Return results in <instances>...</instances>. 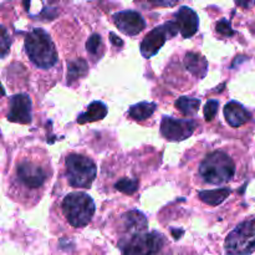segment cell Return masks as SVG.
I'll list each match as a JSON object with an SVG mask.
<instances>
[{
    "instance_id": "cell-1",
    "label": "cell",
    "mask_w": 255,
    "mask_h": 255,
    "mask_svg": "<svg viewBox=\"0 0 255 255\" xmlns=\"http://www.w3.org/2000/svg\"><path fill=\"white\" fill-rule=\"evenodd\" d=\"M14 181L20 189L29 192L40 191L51 178V167L45 159L22 157L15 164Z\"/></svg>"
},
{
    "instance_id": "cell-2",
    "label": "cell",
    "mask_w": 255,
    "mask_h": 255,
    "mask_svg": "<svg viewBox=\"0 0 255 255\" xmlns=\"http://www.w3.org/2000/svg\"><path fill=\"white\" fill-rule=\"evenodd\" d=\"M25 51L32 64L40 69H51L57 62V51L50 35L44 29H32L25 37Z\"/></svg>"
},
{
    "instance_id": "cell-3",
    "label": "cell",
    "mask_w": 255,
    "mask_h": 255,
    "mask_svg": "<svg viewBox=\"0 0 255 255\" xmlns=\"http://www.w3.org/2000/svg\"><path fill=\"white\" fill-rule=\"evenodd\" d=\"M236 174V164L232 157L223 151L209 153L199 164V176L206 183L223 184L232 181Z\"/></svg>"
},
{
    "instance_id": "cell-4",
    "label": "cell",
    "mask_w": 255,
    "mask_h": 255,
    "mask_svg": "<svg viewBox=\"0 0 255 255\" xmlns=\"http://www.w3.org/2000/svg\"><path fill=\"white\" fill-rule=\"evenodd\" d=\"M62 213L74 228H84L91 222L95 214L94 199L82 192L67 194L61 204Z\"/></svg>"
},
{
    "instance_id": "cell-5",
    "label": "cell",
    "mask_w": 255,
    "mask_h": 255,
    "mask_svg": "<svg viewBox=\"0 0 255 255\" xmlns=\"http://www.w3.org/2000/svg\"><path fill=\"white\" fill-rule=\"evenodd\" d=\"M65 166L67 182L74 188H90L96 178V164L86 156L76 153L70 154L66 157Z\"/></svg>"
},
{
    "instance_id": "cell-6",
    "label": "cell",
    "mask_w": 255,
    "mask_h": 255,
    "mask_svg": "<svg viewBox=\"0 0 255 255\" xmlns=\"http://www.w3.org/2000/svg\"><path fill=\"white\" fill-rule=\"evenodd\" d=\"M228 255H249L255 252V218L247 219L237 226L226 239Z\"/></svg>"
},
{
    "instance_id": "cell-7",
    "label": "cell",
    "mask_w": 255,
    "mask_h": 255,
    "mask_svg": "<svg viewBox=\"0 0 255 255\" xmlns=\"http://www.w3.org/2000/svg\"><path fill=\"white\" fill-rule=\"evenodd\" d=\"M163 236L157 232L129 236L121 243L122 255H157L163 247Z\"/></svg>"
},
{
    "instance_id": "cell-8",
    "label": "cell",
    "mask_w": 255,
    "mask_h": 255,
    "mask_svg": "<svg viewBox=\"0 0 255 255\" xmlns=\"http://www.w3.org/2000/svg\"><path fill=\"white\" fill-rule=\"evenodd\" d=\"M178 31L179 30L174 21H168L161 26L154 27L141 42V52L143 57L149 59V57L154 56L159 51V49L163 46L166 40L168 37L176 36Z\"/></svg>"
},
{
    "instance_id": "cell-9",
    "label": "cell",
    "mask_w": 255,
    "mask_h": 255,
    "mask_svg": "<svg viewBox=\"0 0 255 255\" xmlns=\"http://www.w3.org/2000/svg\"><path fill=\"white\" fill-rule=\"evenodd\" d=\"M196 127V122L192 120H177L164 116L161 124V133L168 141H183L193 134Z\"/></svg>"
},
{
    "instance_id": "cell-10",
    "label": "cell",
    "mask_w": 255,
    "mask_h": 255,
    "mask_svg": "<svg viewBox=\"0 0 255 255\" xmlns=\"http://www.w3.org/2000/svg\"><path fill=\"white\" fill-rule=\"evenodd\" d=\"M114 22L124 34L133 36L139 34L146 27V21L139 12L133 10H125L114 15Z\"/></svg>"
},
{
    "instance_id": "cell-11",
    "label": "cell",
    "mask_w": 255,
    "mask_h": 255,
    "mask_svg": "<svg viewBox=\"0 0 255 255\" xmlns=\"http://www.w3.org/2000/svg\"><path fill=\"white\" fill-rule=\"evenodd\" d=\"M31 100L27 95L19 94L10 99L7 120L16 124L26 125L31 122Z\"/></svg>"
},
{
    "instance_id": "cell-12",
    "label": "cell",
    "mask_w": 255,
    "mask_h": 255,
    "mask_svg": "<svg viewBox=\"0 0 255 255\" xmlns=\"http://www.w3.org/2000/svg\"><path fill=\"white\" fill-rule=\"evenodd\" d=\"M174 22L183 37H192L198 31L199 20L196 11L188 6H182L174 15Z\"/></svg>"
},
{
    "instance_id": "cell-13",
    "label": "cell",
    "mask_w": 255,
    "mask_h": 255,
    "mask_svg": "<svg viewBox=\"0 0 255 255\" xmlns=\"http://www.w3.org/2000/svg\"><path fill=\"white\" fill-rule=\"evenodd\" d=\"M224 117L232 127H241L251 120L252 115L239 102L231 101L224 106Z\"/></svg>"
},
{
    "instance_id": "cell-14",
    "label": "cell",
    "mask_w": 255,
    "mask_h": 255,
    "mask_svg": "<svg viewBox=\"0 0 255 255\" xmlns=\"http://www.w3.org/2000/svg\"><path fill=\"white\" fill-rule=\"evenodd\" d=\"M122 221H124L125 232L128 233L129 236H134V234L143 233L147 232V219L141 212L138 211H129L122 216Z\"/></svg>"
},
{
    "instance_id": "cell-15",
    "label": "cell",
    "mask_w": 255,
    "mask_h": 255,
    "mask_svg": "<svg viewBox=\"0 0 255 255\" xmlns=\"http://www.w3.org/2000/svg\"><path fill=\"white\" fill-rule=\"evenodd\" d=\"M184 66L197 79H203L207 74L208 64L202 55L196 52H188L184 57Z\"/></svg>"
},
{
    "instance_id": "cell-16",
    "label": "cell",
    "mask_w": 255,
    "mask_h": 255,
    "mask_svg": "<svg viewBox=\"0 0 255 255\" xmlns=\"http://www.w3.org/2000/svg\"><path fill=\"white\" fill-rule=\"evenodd\" d=\"M107 116V107L106 105L100 101H95L87 107V111L84 112L77 117V122L80 125L87 124V122L101 121Z\"/></svg>"
},
{
    "instance_id": "cell-17",
    "label": "cell",
    "mask_w": 255,
    "mask_h": 255,
    "mask_svg": "<svg viewBox=\"0 0 255 255\" xmlns=\"http://www.w3.org/2000/svg\"><path fill=\"white\" fill-rule=\"evenodd\" d=\"M231 194L229 188H219L213 191H202L198 193V197L202 202L209 204V206H219L223 203Z\"/></svg>"
},
{
    "instance_id": "cell-18",
    "label": "cell",
    "mask_w": 255,
    "mask_h": 255,
    "mask_svg": "<svg viewBox=\"0 0 255 255\" xmlns=\"http://www.w3.org/2000/svg\"><path fill=\"white\" fill-rule=\"evenodd\" d=\"M156 107V104H152V102H141V104L133 105V106L129 107L128 115L136 121H143V120L152 116Z\"/></svg>"
},
{
    "instance_id": "cell-19",
    "label": "cell",
    "mask_w": 255,
    "mask_h": 255,
    "mask_svg": "<svg viewBox=\"0 0 255 255\" xmlns=\"http://www.w3.org/2000/svg\"><path fill=\"white\" fill-rule=\"evenodd\" d=\"M87 70H89V65L84 59L72 60L67 64V80L69 82L76 81L87 74Z\"/></svg>"
},
{
    "instance_id": "cell-20",
    "label": "cell",
    "mask_w": 255,
    "mask_h": 255,
    "mask_svg": "<svg viewBox=\"0 0 255 255\" xmlns=\"http://www.w3.org/2000/svg\"><path fill=\"white\" fill-rule=\"evenodd\" d=\"M199 106H201V100L191 99V97H179L176 101V107L187 116H193L197 114Z\"/></svg>"
},
{
    "instance_id": "cell-21",
    "label": "cell",
    "mask_w": 255,
    "mask_h": 255,
    "mask_svg": "<svg viewBox=\"0 0 255 255\" xmlns=\"http://www.w3.org/2000/svg\"><path fill=\"white\" fill-rule=\"evenodd\" d=\"M86 50L94 59H99L100 56H102L104 44H102V39L99 34H94L90 36L86 42Z\"/></svg>"
},
{
    "instance_id": "cell-22",
    "label": "cell",
    "mask_w": 255,
    "mask_h": 255,
    "mask_svg": "<svg viewBox=\"0 0 255 255\" xmlns=\"http://www.w3.org/2000/svg\"><path fill=\"white\" fill-rule=\"evenodd\" d=\"M138 186H139L138 179L121 178L116 184H115V188H116L117 191L122 192V193L132 194L138 189Z\"/></svg>"
},
{
    "instance_id": "cell-23",
    "label": "cell",
    "mask_w": 255,
    "mask_h": 255,
    "mask_svg": "<svg viewBox=\"0 0 255 255\" xmlns=\"http://www.w3.org/2000/svg\"><path fill=\"white\" fill-rule=\"evenodd\" d=\"M219 109V102L217 100H209L204 106V117L207 121H212L216 117Z\"/></svg>"
},
{
    "instance_id": "cell-24",
    "label": "cell",
    "mask_w": 255,
    "mask_h": 255,
    "mask_svg": "<svg viewBox=\"0 0 255 255\" xmlns=\"http://www.w3.org/2000/svg\"><path fill=\"white\" fill-rule=\"evenodd\" d=\"M217 31L221 32L224 36H232V35H234V30L232 29L231 22L226 19H222L221 21L217 24Z\"/></svg>"
},
{
    "instance_id": "cell-25",
    "label": "cell",
    "mask_w": 255,
    "mask_h": 255,
    "mask_svg": "<svg viewBox=\"0 0 255 255\" xmlns=\"http://www.w3.org/2000/svg\"><path fill=\"white\" fill-rule=\"evenodd\" d=\"M10 45H11L10 37L7 36L6 30L2 27L1 29V57L6 56L7 51H9V49H10Z\"/></svg>"
},
{
    "instance_id": "cell-26",
    "label": "cell",
    "mask_w": 255,
    "mask_h": 255,
    "mask_svg": "<svg viewBox=\"0 0 255 255\" xmlns=\"http://www.w3.org/2000/svg\"><path fill=\"white\" fill-rule=\"evenodd\" d=\"M110 39H111L112 44L116 45V46H122V45H124V42H122V40L120 39L119 36H116V35H115L114 32H111V34H110Z\"/></svg>"
},
{
    "instance_id": "cell-27",
    "label": "cell",
    "mask_w": 255,
    "mask_h": 255,
    "mask_svg": "<svg viewBox=\"0 0 255 255\" xmlns=\"http://www.w3.org/2000/svg\"><path fill=\"white\" fill-rule=\"evenodd\" d=\"M237 4L242 5V6H247V7H248V6H252V5H254L255 2H247V4H244V2H237Z\"/></svg>"
}]
</instances>
